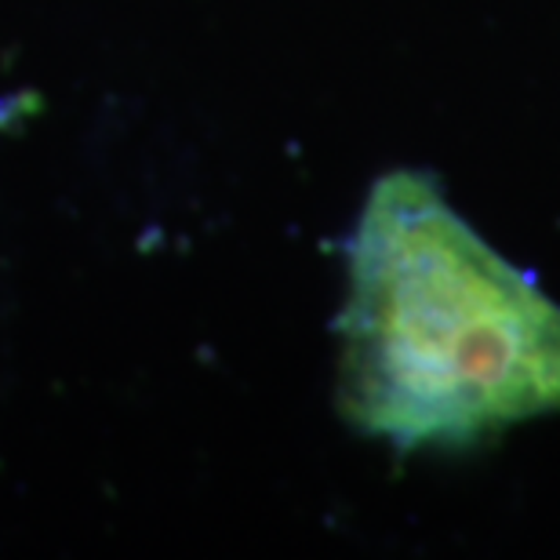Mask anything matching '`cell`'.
I'll use <instances>...</instances> for the list:
<instances>
[{
  "label": "cell",
  "mask_w": 560,
  "mask_h": 560,
  "mask_svg": "<svg viewBox=\"0 0 560 560\" xmlns=\"http://www.w3.org/2000/svg\"><path fill=\"white\" fill-rule=\"evenodd\" d=\"M339 339L342 416L405 452L560 411V306L422 172L383 175L357 219Z\"/></svg>",
  "instance_id": "6da1fadb"
}]
</instances>
